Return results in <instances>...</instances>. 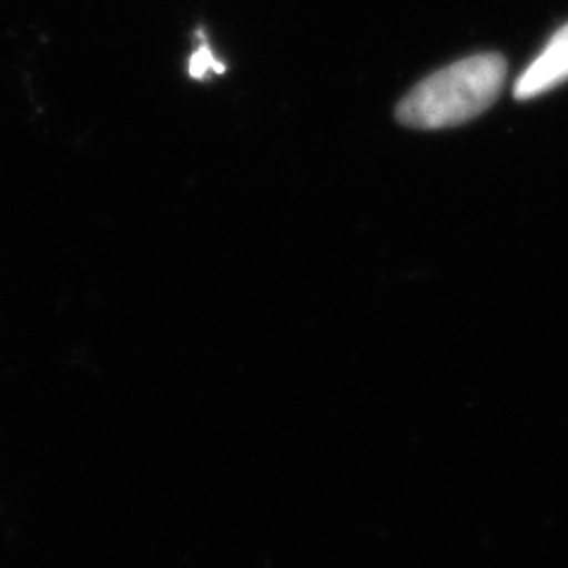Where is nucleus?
Returning a JSON list of instances; mask_svg holds the SVG:
<instances>
[{"instance_id":"f257e3e1","label":"nucleus","mask_w":568,"mask_h":568,"mask_svg":"<svg viewBox=\"0 0 568 568\" xmlns=\"http://www.w3.org/2000/svg\"><path fill=\"white\" fill-rule=\"evenodd\" d=\"M507 81V62L495 52H481L438 69L407 93L396 119L403 126L438 131L467 123L484 114L500 98Z\"/></svg>"},{"instance_id":"7ed1b4c3","label":"nucleus","mask_w":568,"mask_h":568,"mask_svg":"<svg viewBox=\"0 0 568 568\" xmlns=\"http://www.w3.org/2000/svg\"><path fill=\"white\" fill-rule=\"evenodd\" d=\"M187 71H190L192 79H206V74H211V71H216V74H223L225 64L216 60V55H213V50L206 43H202L197 50L192 52Z\"/></svg>"},{"instance_id":"f03ea898","label":"nucleus","mask_w":568,"mask_h":568,"mask_svg":"<svg viewBox=\"0 0 568 568\" xmlns=\"http://www.w3.org/2000/svg\"><path fill=\"white\" fill-rule=\"evenodd\" d=\"M564 81H568V24L547 41L540 55L519 77L517 85H514V95L519 100L538 98Z\"/></svg>"}]
</instances>
